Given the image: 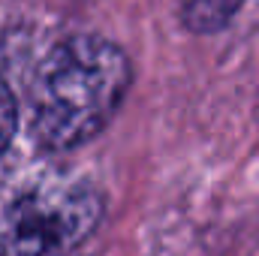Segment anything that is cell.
Returning a JSON list of instances; mask_svg holds the SVG:
<instances>
[{
  "label": "cell",
  "mask_w": 259,
  "mask_h": 256,
  "mask_svg": "<svg viewBox=\"0 0 259 256\" xmlns=\"http://www.w3.org/2000/svg\"><path fill=\"white\" fill-rule=\"evenodd\" d=\"M130 58L103 36H72L55 46L30 78V133L49 151L91 142L130 91Z\"/></svg>",
  "instance_id": "obj_1"
},
{
  "label": "cell",
  "mask_w": 259,
  "mask_h": 256,
  "mask_svg": "<svg viewBox=\"0 0 259 256\" xmlns=\"http://www.w3.org/2000/svg\"><path fill=\"white\" fill-rule=\"evenodd\" d=\"M103 196L91 184H39L0 217V256H66L103 220Z\"/></svg>",
  "instance_id": "obj_2"
},
{
  "label": "cell",
  "mask_w": 259,
  "mask_h": 256,
  "mask_svg": "<svg viewBox=\"0 0 259 256\" xmlns=\"http://www.w3.org/2000/svg\"><path fill=\"white\" fill-rule=\"evenodd\" d=\"M244 0H181V18L193 33H217L223 30Z\"/></svg>",
  "instance_id": "obj_3"
},
{
  "label": "cell",
  "mask_w": 259,
  "mask_h": 256,
  "mask_svg": "<svg viewBox=\"0 0 259 256\" xmlns=\"http://www.w3.org/2000/svg\"><path fill=\"white\" fill-rule=\"evenodd\" d=\"M15 130H18V106H15L12 91H9L6 81L0 78V154L9 148Z\"/></svg>",
  "instance_id": "obj_4"
}]
</instances>
